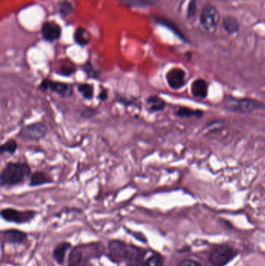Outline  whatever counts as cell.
I'll list each match as a JSON object with an SVG mask.
<instances>
[{
  "instance_id": "6da1fadb",
  "label": "cell",
  "mask_w": 265,
  "mask_h": 266,
  "mask_svg": "<svg viewBox=\"0 0 265 266\" xmlns=\"http://www.w3.org/2000/svg\"><path fill=\"white\" fill-rule=\"evenodd\" d=\"M109 255L113 261L126 266H140L143 264L146 251L141 247L120 241H112L108 244Z\"/></svg>"
},
{
  "instance_id": "7a4b0ae2",
  "label": "cell",
  "mask_w": 265,
  "mask_h": 266,
  "mask_svg": "<svg viewBox=\"0 0 265 266\" xmlns=\"http://www.w3.org/2000/svg\"><path fill=\"white\" fill-rule=\"evenodd\" d=\"M31 174V167L27 163L11 161L6 164L1 171L0 184L3 188L20 185L30 179Z\"/></svg>"
},
{
  "instance_id": "3957f363",
  "label": "cell",
  "mask_w": 265,
  "mask_h": 266,
  "mask_svg": "<svg viewBox=\"0 0 265 266\" xmlns=\"http://www.w3.org/2000/svg\"><path fill=\"white\" fill-rule=\"evenodd\" d=\"M224 105L225 108L229 111L240 114H248L265 108L263 103L251 98L228 97L224 102Z\"/></svg>"
},
{
  "instance_id": "277c9868",
  "label": "cell",
  "mask_w": 265,
  "mask_h": 266,
  "mask_svg": "<svg viewBox=\"0 0 265 266\" xmlns=\"http://www.w3.org/2000/svg\"><path fill=\"white\" fill-rule=\"evenodd\" d=\"M48 132V127L44 123L35 121L22 127L17 137L24 142H40L47 137Z\"/></svg>"
},
{
  "instance_id": "5b68a950",
  "label": "cell",
  "mask_w": 265,
  "mask_h": 266,
  "mask_svg": "<svg viewBox=\"0 0 265 266\" xmlns=\"http://www.w3.org/2000/svg\"><path fill=\"white\" fill-rule=\"evenodd\" d=\"M40 89L42 91H49L58 94L61 97H70L74 93V87L70 83L54 81L49 79H43L39 84Z\"/></svg>"
},
{
  "instance_id": "8992f818",
  "label": "cell",
  "mask_w": 265,
  "mask_h": 266,
  "mask_svg": "<svg viewBox=\"0 0 265 266\" xmlns=\"http://www.w3.org/2000/svg\"><path fill=\"white\" fill-rule=\"evenodd\" d=\"M236 255V253L232 247L226 245L218 246L209 254V261L213 266H224Z\"/></svg>"
},
{
  "instance_id": "52a82bcc",
  "label": "cell",
  "mask_w": 265,
  "mask_h": 266,
  "mask_svg": "<svg viewBox=\"0 0 265 266\" xmlns=\"http://www.w3.org/2000/svg\"><path fill=\"white\" fill-rule=\"evenodd\" d=\"M36 212L33 210L21 211L15 209H4L1 211V217L6 221L15 223V224H25L31 221L36 216Z\"/></svg>"
},
{
  "instance_id": "ba28073f",
  "label": "cell",
  "mask_w": 265,
  "mask_h": 266,
  "mask_svg": "<svg viewBox=\"0 0 265 266\" xmlns=\"http://www.w3.org/2000/svg\"><path fill=\"white\" fill-rule=\"evenodd\" d=\"M219 12L216 7L212 5H206L203 8L200 21L203 28L208 32H214L219 23Z\"/></svg>"
},
{
  "instance_id": "9c48e42d",
  "label": "cell",
  "mask_w": 265,
  "mask_h": 266,
  "mask_svg": "<svg viewBox=\"0 0 265 266\" xmlns=\"http://www.w3.org/2000/svg\"><path fill=\"white\" fill-rule=\"evenodd\" d=\"M167 84L173 90H180L186 82V74L184 70L180 68H173L166 74Z\"/></svg>"
},
{
  "instance_id": "30bf717a",
  "label": "cell",
  "mask_w": 265,
  "mask_h": 266,
  "mask_svg": "<svg viewBox=\"0 0 265 266\" xmlns=\"http://www.w3.org/2000/svg\"><path fill=\"white\" fill-rule=\"evenodd\" d=\"M43 38L48 42H54L59 39L61 34V27L54 22H47L41 28Z\"/></svg>"
},
{
  "instance_id": "8fae6325",
  "label": "cell",
  "mask_w": 265,
  "mask_h": 266,
  "mask_svg": "<svg viewBox=\"0 0 265 266\" xmlns=\"http://www.w3.org/2000/svg\"><path fill=\"white\" fill-rule=\"evenodd\" d=\"M54 179L50 174H47L44 171H34L31 174L30 177V187H39V186L45 185V184H52Z\"/></svg>"
},
{
  "instance_id": "7c38bea8",
  "label": "cell",
  "mask_w": 265,
  "mask_h": 266,
  "mask_svg": "<svg viewBox=\"0 0 265 266\" xmlns=\"http://www.w3.org/2000/svg\"><path fill=\"white\" fill-rule=\"evenodd\" d=\"M70 266H91L84 248L77 247L70 256Z\"/></svg>"
},
{
  "instance_id": "4fadbf2b",
  "label": "cell",
  "mask_w": 265,
  "mask_h": 266,
  "mask_svg": "<svg viewBox=\"0 0 265 266\" xmlns=\"http://www.w3.org/2000/svg\"><path fill=\"white\" fill-rule=\"evenodd\" d=\"M146 106L149 112L157 113L163 111L167 106V103L158 95H152L146 100Z\"/></svg>"
},
{
  "instance_id": "5bb4252c",
  "label": "cell",
  "mask_w": 265,
  "mask_h": 266,
  "mask_svg": "<svg viewBox=\"0 0 265 266\" xmlns=\"http://www.w3.org/2000/svg\"><path fill=\"white\" fill-rule=\"evenodd\" d=\"M208 89L209 87L207 82L203 79H197L191 84L190 91L194 97L203 99L207 97Z\"/></svg>"
},
{
  "instance_id": "9a60e30c",
  "label": "cell",
  "mask_w": 265,
  "mask_h": 266,
  "mask_svg": "<svg viewBox=\"0 0 265 266\" xmlns=\"http://www.w3.org/2000/svg\"><path fill=\"white\" fill-rule=\"evenodd\" d=\"M3 237L7 243L21 244L27 238V234L17 230H7L3 232Z\"/></svg>"
},
{
  "instance_id": "2e32d148",
  "label": "cell",
  "mask_w": 265,
  "mask_h": 266,
  "mask_svg": "<svg viewBox=\"0 0 265 266\" xmlns=\"http://www.w3.org/2000/svg\"><path fill=\"white\" fill-rule=\"evenodd\" d=\"M70 247H71V244L68 242L59 243L55 247L54 251H53V256L58 264H62L64 259H65V254H67V251L70 249Z\"/></svg>"
},
{
  "instance_id": "e0dca14e",
  "label": "cell",
  "mask_w": 265,
  "mask_h": 266,
  "mask_svg": "<svg viewBox=\"0 0 265 266\" xmlns=\"http://www.w3.org/2000/svg\"><path fill=\"white\" fill-rule=\"evenodd\" d=\"M77 91L81 94L82 97L87 101H90L94 98V87L92 84L87 83H82L77 85Z\"/></svg>"
},
{
  "instance_id": "ac0fdd59",
  "label": "cell",
  "mask_w": 265,
  "mask_h": 266,
  "mask_svg": "<svg viewBox=\"0 0 265 266\" xmlns=\"http://www.w3.org/2000/svg\"><path fill=\"white\" fill-rule=\"evenodd\" d=\"M203 111H199V110H193L188 108H184V107H180L177 111H175L174 114L176 116L179 118H200L203 116Z\"/></svg>"
},
{
  "instance_id": "d6986e66",
  "label": "cell",
  "mask_w": 265,
  "mask_h": 266,
  "mask_svg": "<svg viewBox=\"0 0 265 266\" xmlns=\"http://www.w3.org/2000/svg\"><path fill=\"white\" fill-rule=\"evenodd\" d=\"M124 5L132 8H146L157 3V0H120Z\"/></svg>"
},
{
  "instance_id": "ffe728a7",
  "label": "cell",
  "mask_w": 265,
  "mask_h": 266,
  "mask_svg": "<svg viewBox=\"0 0 265 266\" xmlns=\"http://www.w3.org/2000/svg\"><path fill=\"white\" fill-rule=\"evenodd\" d=\"M18 150V144L14 139H10L0 147V154L14 155Z\"/></svg>"
},
{
  "instance_id": "44dd1931",
  "label": "cell",
  "mask_w": 265,
  "mask_h": 266,
  "mask_svg": "<svg viewBox=\"0 0 265 266\" xmlns=\"http://www.w3.org/2000/svg\"><path fill=\"white\" fill-rule=\"evenodd\" d=\"M223 27L225 30L230 34H234V33L238 32L240 29V24H239L238 21L235 18V17H225L223 20Z\"/></svg>"
},
{
  "instance_id": "7402d4cb",
  "label": "cell",
  "mask_w": 265,
  "mask_h": 266,
  "mask_svg": "<svg viewBox=\"0 0 265 266\" xmlns=\"http://www.w3.org/2000/svg\"><path fill=\"white\" fill-rule=\"evenodd\" d=\"M74 40L80 46H85L90 41L88 32L84 28H78L74 34Z\"/></svg>"
},
{
  "instance_id": "603a6c76",
  "label": "cell",
  "mask_w": 265,
  "mask_h": 266,
  "mask_svg": "<svg viewBox=\"0 0 265 266\" xmlns=\"http://www.w3.org/2000/svg\"><path fill=\"white\" fill-rule=\"evenodd\" d=\"M83 70H84V73L87 74V77L89 79L97 80V79L100 78V71L94 68V65L90 62V61H87L84 64V66H83Z\"/></svg>"
},
{
  "instance_id": "cb8c5ba5",
  "label": "cell",
  "mask_w": 265,
  "mask_h": 266,
  "mask_svg": "<svg viewBox=\"0 0 265 266\" xmlns=\"http://www.w3.org/2000/svg\"><path fill=\"white\" fill-rule=\"evenodd\" d=\"M56 72L57 74L63 76V77H70L76 74L77 69L74 65H70V64H63L57 70Z\"/></svg>"
},
{
  "instance_id": "d4e9b609",
  "label": "cell",
  "mask_w": 265,
  "mask_h": 266,
  "mask_svg": "<svg viewBox=\"0 0 265 266\" xmlns=\"http://www.w3.org/2000/svg\"><path fill=\"white\" fill-rule=\"evenodd\" d=\"M142 266H163V258L159 254H153L143 262Z\"/></svg>"
},
{
  "instance_id": "484cf974",
  "label": "cell",
  "mask_w": 265,
  "mask_h": 266,
  "mask_svg": "<svg viewBox=\"0 0 265 266\" xmlns=\"http://www.w3.org/2000/svg\"><path fill=\"white\" fill-rule=\"evenodd\" d=\"M98 112V110L96 109V108L87 107V108H84V109L82 110L80 115L84 119H91V118L97 115Z\"/></svg>"
},
{
  "instance_id": "4316f807",
  "label": "cell",
  "mask_w": 265,
  "mask_h": 266,
  "mask_svg": "<svg viewBox=\"0 0 265 266\" xmlns=\"http://www.w3.org/2000/svg\"><path fill=\"white\" fill-rule=\"evenodd\" d=\"M73 5L70 2H68V1H64V2L60 4L59 12L64 17H67V16L70 15L71 13L73 12Z\"/></svg>"
},
{
  "instance_id": "83f0119b",
  "label": "cell",
  "mask_w": 265,
  "mask_h": 266,
  "mask_svg": "<svg viewBox=\"0 0 265 266\" xmlns=\"http://www.w3.org/2000/svg\"><path fill=\"white\" fill-rule=\"evenodd\" d=\"M196 10H197V4L196 0H190L188 7H187V17L191 18L195 14Z\"/></svg>"
},
{
  "instance_id": "f1b7e54d",
  "label": "cell",
  "mask_w": 265,
  "mask_h": 266,
  "mask_svg": "<svg viewBox=\"0 0 265 266\" xmlns=\"http://www.w3.org/2000/svg\"><path fill=\"white\" fill-rule=\"evenodd\" d=\"M117 102L120 103V104H123V105L126 106H131L134 104L135 100L128 99V98H126L124 97H121V96H117Z\"/></svg>"
},
{
  "instance_id": "f546056e",
  "label": "cell",
  "mask_w": 265,
  "mask_h": 266,
  "mask_svg": "<svg viewBox=\"0 0 265 266\" xmlns=\"http://www.w3.org/2000/svg\"><path fill=\"white\" fill-rule=\"evenodd\" d=\"M178 266H202L200 263L192 259H185L180 261Z\"/></svg>"
},
{
  "instance_id": "4dcf8cb0",
  "label": "cell",
  "mask_w": 265,
  "mask_h": 266,
  "mask_svg": "<svg viewBox=\"0 0 265 266\" xmlns=\"http://www.w3.org/2000/svg\"><path fill=\"white\" fill-rule=\"evenodd\" d=\"M97 99L100 100V101H106L108 99V91L107 89H102L100 91V94H98Z\"/></svg>"
}]
</instances>
